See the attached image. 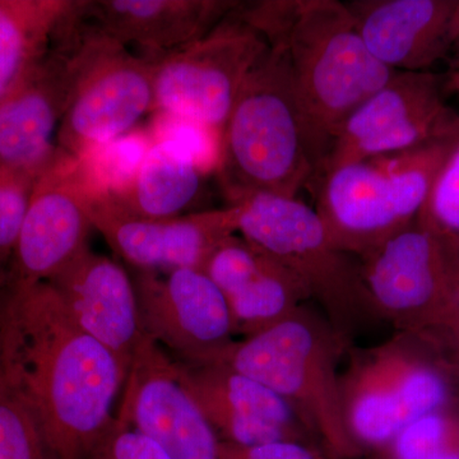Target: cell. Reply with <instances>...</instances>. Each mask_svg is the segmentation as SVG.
<instances>
[{
  "label": "cell",
  "instance_id": "obj_1",
  "mask_svg": "<svg viewBox=\"0 0 459 459\" xmlns=\"http://www.w3.org/2000/svg\"><path fill=\"white\" fill-rule=\"evenodd\" d=\"M0 338L53 458H86L115 418L128 370L75 325L49 282L0 287Z\"/></svg>",
  "mask_w": 459,
  "mask_h": 459
},
{
  "label": "cell",
  "instance_id": "obj_2",
  "mask_svg": "<svg viewBox=\"0 0 459 459\" xmlns=\"http://www.w3.org/2000/svg\"><path fill=\"white\" fill-rule=\"evenodd\" d=\"M231 14L285 54L322 168L347 117L395 72L371 56L346 3L241 2Z\"/></svg>",
  "mask_w": 459,
  "mask_h": 459
},
{
  "label": "cell",
  "instance_id": "obj_3",
  "mask_svg": "<svg viewBox=\"0 0 459 459\" xmlns=\"http://www.w3.org/2000/svg\"><path fill=\"white\" fill-rule=\"evenodd\" d=\"M320 157L289 63L268 47L249 72L222 129L217 172L229 205L252 193L296 198L316 180Z\"/></svg>",
  "mask_w": 459,
  "mask_h": 459
},
{
  "label": "cell",
  "instance_id": "obj_4",
  "mask_svg": "<svg viewBox=\"0 0 459 459\" xmlns=\"http://www.w3.org/2000/svg\"><path fill=\"white\" fill-rule=\"evenodd\" d=\"M351 344L323 314L304 305L205 362L226 365L280 395L328 459H358L364 455L347 429L341 394L340 364Z\"/></svg>",
  "mask_w": 459,
  "mask_h": 459
},
{
  "label": "cell",
  "instance_id": "obj_5",
  "mask_svg": "<svg viewBox=\"0 0 459 459\" xmlns=\"http://www.w3.org/2000/svg\"><path fill=\"white\" fill-rule=\"evenodd\" d=\"M459 140L338 166L312 188L332 240L361 258L418 221L435 177Z\"/></svg>",
  "mask_w": 459,
  "mask_h": 459
},
{
  "label": "cell",
  "instance_id": "obj_6",
  "mask_svg": "<svg viewBox=\"0 0 459 459\" xmlns=\"http://www.w3.org/2000/svg\"><path fill=\"white\" fill-rule=\"evenodd\" d=\"M341 373L344 420L362 455L388 446L407 425L455 403L442 349L425 338L397 334L370 349H350Z\"/></svg>",
  "mask_w": 459,
  "mask_h": 459
},
{
  "label": "cell",
  "instance_id": "obj_7",
  "mask_svg": "<svg viewBox=\"0 0 459 459\" xmlns=\"http://www.w3.org/2000/svg\"><path fill=\"white\" fill-rule=\"evenodd\" d=\"M230 205L238 208L240 237L282 263L350 342L376 319L360 259L333 243L316 208L268 193H252Z\"/></svg>",
  "mask_w": 459,
  "mask_h": 459
},
{
  "label": "cell",
  "instance_id": "obj_8",
  "mask_svg": "<svg viewBox=\"0 0 459 459\" xmlns=\"http://www.w3.org/2000/svg\"><path fill=\"white\" fill-rule=\"evenodd\" d=\"M376 319L443 347L459 329V252L418 221L361 256Z\"/></svg>",
  "mask_w": 459,
  "mask_h": 459
},
{
  "label": "cell",
  "instance_id": "obj_9",
  "mask_svg": "<svg viewBox=\"0 0 459 459\" xmlns=\"http://www.w3.org/2000/svg\"><path fill=\"white\" fill-rule=\"evenodd\" d=\"M77 77L56 144L81 157L137 128L153 107V63L133 56L84 16Z\"/></svg>",
  "mask_w": 459,
  "mask_h": 459
},
{
  "label": "cell",
  "instance_id": "obj_10",
  "mask_svg": "<svg viewBox=\"0 0 459 459\" xmlns=\"http://www.w3.org/2000/svg\"><path fill=\"white\" fill-rule=\"evenodd\" d=\"M267 48L258 32L230 14L197 40L151 59V113L175 115L222 131L244 81Z\"/></svg>",
  "mask_w": 459,
  "mask_h": 459
},
{
  "label": "cell",
  "instance_id": "obj_11",
  "mask_svg": "<svg viewBox=\"0 0 459 459\" xmlns=\"http://www.w3.org/2000/svg\"><path fill=\"white\" fill-rule=\"evenodd\" d=\"M446 75L395 72L338 131L312 186L338 166L459 137V114L446 104Z\"/></svg>",
  "mask_w": 459,
  "mask_h": 459
},
{
  "label": "cell",
  "instance_id": "obj_12",
  "mask_svg": "<svg viewBox=\"0 0 459 459\" xmlns=\"http://www.w3.org/2000/svg\"><path fill=\"white\" fill-rule=\"evenodd\" d=\"M84 18L63 21L49 50L0 101V169L39 178L56 156V135L77 77Z\"/></svg>",
  "mask_w": 459,
  "mask_h": 459
},
{
  "label": "cell",
  "instance_id": "obj_13",
  "mask_svg": "<svg viewBox=\"0 0 459 459\" xmlns=\"http://www.w3.org/2000/svg\"><path fill=\"white\" fill-rule=\"evenodd\" d=\"M89 202L80 160L57 147L56 156L33 186L16 250L0 287L48 282L87 249L93 229Z\"/></svg>",
  "mask_w": 459,
  "mask_h": 459
},
{
  "label": "cell",
  "instance_id": "obj_14",
  "mask_svg": "<svg viewBox=\"0 0 459 459\" xmlns=\"http://www.w3.org/2000/svg\"><path fill=\"white\" fill-rule=\"evenodd\" d=\"M117 420L146 435L170 459H220L221 440L181 382L178 361L152 338L124 383Z\"/></svg>",
  "mask_w": 459,
  "mask_h": 459
},
{
  "label": "cell",
  "instance_id": "obj_15",
  "mask_svg": "<svg viewBox=\"0 0 459 459\" xmlns=\"http://www.w3.org/2000/svg\"><path fill=\"white\" fill-rule=\"evenodd\" d=\"M132 279L144 331L184 362H205L234 342L229 305L204 271H137Z\"/></svg>",
  "mask_w": 459,
  "mask_h": 459
},
{
  "label": "cell",
  "instance_id": "obj_16",
  "mask_svg": "<svg viewBox=\"0 0 459 459\" xmlns=\"http://www.w3.org/2000/svg\"><path fill=\"white\" fill-rule=\"evenodd\" d=\"M93 229L135 271L169 273L204 271L208 259L226 238L238 232V208L201 210L169 220L129 216L105 195L90 197Z\"/></svg>",
  "mask_w": 459,
  "mask_h": 459
},
{
  "label": "cell",
  "instance_id": "obj_17",
  "mask_svg": "<svg viewBox=\"0 0 459 459\" xmlns=\"http://www.w3.org/2000/svg\"><path fill=\"white\" fill-rule=\"evenodd\" d=\"M181 382L223 443H314L294 410L270 388L222 364L178 362Z\"/></svg>",
  "mask_w": 459,
  "mask_h": 459
},
{
  "label": "cell",
  "instance_id": "obj_18",
  "mask_svg": "<svg viewBox=\"0 0 459 459\" xmlns=\"http://www.w3.org/2000/svg\"><path fill=\"white\" fill-rule=\"evenodd\" d=\"M48 282L75 325L129 370L150 336L144 331L137 291L128 272L89 247Z\"/></svg>",
  "mask_w": 459,
  "mask_h": 459
},
{
  "label": "cell",
  "instance_id": "obj_19",
  "mask_svg": "<svg viewBox=\"0 0 459 459\" xmlns=\"http://www.w3.org/2000/svg\"><path fill=\"white\" fill-rule=\"evenodd\" d=\"M459 0L346 3L365 47L394 72H434L449 59Z\"/></svg>",
  "mask_w": 459,
  "mask_h": 459
},
{
  "label": "cell",
  "instance_id": "obj_20",
  "mask_svg": "<svg viewBox=\"0 0 459 459\" xmlns=\"http://www.w3.org/2000/svg\"><path fill=\"white\" fill-rule=\"evenodd\" d=\"M204 271L222 292L237 334L244 337L282 322L310 300L282 263L237 235L214 250Z\"/></svg>",
  "mask_w": 459,
  "mask_h": 459
},
{
  "label": "cell",
  "instance_id": "obj_21",
  "mask_svg": "<svg viewBox=\"0 0 459 459\" xmlns=\"http://www.w3.org/2000/svg\"><path fill=\"white\" fill-rule=\"evenodd\" d=\"M238 0H86L84 16L120 44L155 59L197 40L240 5Z\"/></svg>",
  "mask_w": 459,
  "mask_h": 459
},
{
  "label": "cell",
  "instance_id": "obj_22",
  "mask_svg": "<svg viewBox=\"0 0 459 459\" xmlns=\"http://www.w3.org/2000/svg\"><path fill=\"white\" fill-rule=\"evenodd\" d=\"M207 178L179 144L153 142L132 179L105 197L129 216L175 219L195 212Z\"/></svg>",
  "mask_w": 459,
  "mask_h": 459
},
{
  "label": "cell",
  "instance_id": "obj_23",
  "mask_svg": "<svg viewBox=\"0 0 459 459\" xmlns=\"http://www.w3.org/2000/svg\"><path fill=\"white\" fill-rule=\"evenodd\" d=\"M75 0H0V101L49 50Z\"/></svg>",
  "mask_w": 459,
  "mask_h": 459
},
{
  "label": "cell",
  "instance_id": "obj_24",
  "mask_svg": "<svg viewBox=\"0 0 459 459\" xmlns=\"http://www.w3.org/2000/svg\"><path fill=\"white\" fill-rule=\"evenodd\" d=\"M0 459H54L40 419L0 338Z\"/></svg>",
  "mask_w": 459,
  "mask_h": 459
},
{
  "label": "cell",
  "instance_id": "obj_25",
  "mask_svg": "<svg viewBox=\"0 0 459 459\" xmlns=\"http://www.w3.org/2000/svg\"><path fill=\"white\" fill-rule=\"evenodd\" d=\"M152 144L147 128H134L78 159L90 197L108 195L122 188L138 170Z\"/></svg>",
  "mask_w": 459,
  "mask_h": 459
},
{
  "label": "cell",
  "instance_id": "obj_26",
  "mask_svg": "<svg viewBox=\"0 0 459 459\" xmlns=\"http://www.w3.org/2000/svg\"><path fill=\"white\" fill-rule=\"evenodd\" d=\"M459 452V402L407 425L373 459H437Z\"/></svg>",
  "mask_w": 459,
  "mask_h": 459
},
{
  "label": "cell",
  "instance_id": "obj_27",
  "mask_svg": "<svg viewBox=\"0 0 459 459\" xmlns=\"http://www.w3.org/2000/svg\"><path fill=\"white\" fill-rule=\"evenodd\" d=\"M418 223L459 252V140L435 177Z\"/></svg>",
  "mask_w": 459,
  "mask_h": 459
},
{
  "label": "cell",
  "instance_id": "obj_28",
  "mask_svg": "<svg viewBox=\"0 0 459 459\" xmlns=\"http://www.w3.org/2000/svg\"><path fill=\"white\" fill-rule=\"evenodd\" d=\"M147 129L152 142L170 141L183 147L207 177L219 172L222 159V131L164 113H153Z\"/></svg>",
  "mask_w": 459,
  "mask_h": 459
},
{
  "label": "cell",
  "instance_id": "obj_29",
  "mask_svg": "<svg viewBox=\"0 0 459 459\" xmlns=\"http://www.w3.org/2000/svg\"><path fill=\"white\" fill-rule=\"evenodd\" d=\"M38 178L0 169V286L4 282Z\"/></svg>",
  "mask_w": 459,
  "mask_h": 459
},
{
  "label": "cell",
  "instance_id": "obj_30",
  "mask_svg": "<svg viewBox=\"0 0 459 459\" xmlns=\"http://www.w3.org/2000/svg\"><path fill=\"white\" fill-rule=\"evenodd\" d=\"M84 459H170L146 435L114 418Z\"/></svg>",
  "mask_w": 459,
  "mask_h": 459
},
{
  "label": "cell",
  "instance_id": "obj_31",
  "mask_svg": "<svg viewBox=\"0 0 459 459\" xmlns=\"http://www.w3.org/2000/svg\"><path fill=\"white\" fill-rule=\"evenodd\" d=\"M220 459H328L316 443L280 440L261 446H240L221 442Z\"/></svg>",
  "mask_w": 459,
  "mask_h": 459
},
{
  "label": "cell",
  "instance_id": "obj_32",
  "mask_svg": "<svg viewBox=\"0 0 459 459\" xmlns=\"http://www.w3.org/2000/svg\"><path fill=\"white\" fill-rule=\"evenodd\" d=\"M452 54H455V65L453 66L452 71L459 69V4L457 13H455V33H453V49Z\"/></svg>",
  "mask_w": 459,
  "mask_h": 459
},
{
  "label": "cell",
  "instance_id": "obj_33",
  "mask_svg": "<svg viewBox=\"0 0 459 459\" xmlns=\"http://www.w3.org/2000/svg\"><path fill=\"white\" fill-rule=\"evenodd\" d=\"M446 80H448L449 90L455 91L459 95V69L449 72L446 74Z\"/></svg>",
  "mask_w": 459,
  "mask_h": 459
},
{
  "label": "cell",
  "instance_id": "obj_34",
  "mask_svg": "<svg viewBox=\"0 0 459 459\" xmlns=\"http://www.w3.org/2000/svg\"><path fill=\"white\" fill-rule=\"evenodd\" d=\"M452 346H455V350H457V352L459 353V329L457 333L455 334V337H453Z\"/></svg>",
  "mask_w": 459,
  "mask_h": 459
}]
</instances>
